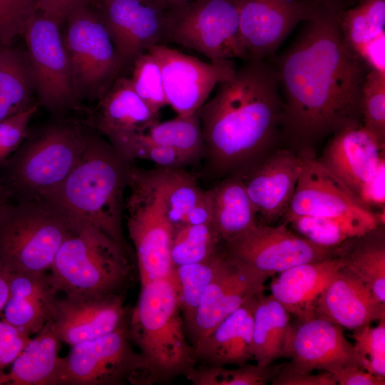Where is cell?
<instances>
[{
    "mask_svg": "<svg viewBox=\"0 0 385 385\" xmlns=\"http://www.w3.org/2000/svg\"><path fill=\"white\" fill-rule=\"evenodd\" d=\"M58 292L48 272H11L10 291L1 319L31 336L51 319Z\"/></svg>",
    "mask_w": 385,
    "mask_h": 385,
    "instance_id": "obj_27",
    "label": "cell"
},
{
    "mask_svg": "<svg viewBox=\"0 0 385 385\" xmlns=\"http://www.w3.org/2000/svg\"><path fill=\"white\" fill-rule=\"evenodd\" d=\"M283 358L290 359L282 369L291 373L321 370L334 374L347 367L364 369L362 358L342 327L317 317L291 326Z\"/></svg>",
    "mask_w": 385,
    "mask_h": 385,
    "instance_id": "obj_15",
    "label": "cell"
},
{
    "mask_svg": "<svg viewBox=\"0 0 385 385\" xmlns=\"http://www.w3.org/2000/svg\"><path fill=\"white\" fill-rule=\"evenodd\" d=\"M61 341L48 321L10 365L0 369V385H56Z\"/></svg>",
    "mask_w": 385,
    "mask_h": 385,
    "instance_id": "obj_28",
    "label": "cell"
},
{
    "mask_svg": "<svg viewBox=\"0 0 385 385\" xmlns=\"http://www.w3.org/2000/svg\"><path fill=\"white\" fill-rule=\"evenodd\" d=\"M130 78L137 94L154 111L160 113L168 105L161 70L155 56L146 51L133 63Z\"/></svg>",
    "mask_w": 385,
    "mask_h": 385,
    "instance_id": "obj_41",
    "label": "cell"
},
{
    "mask_svg": "<svg viewBox=\"0 0 385 385\" xmlns=\"http://www.w3.org/2000/svg\"><path fill=\"white\" fill-rule=\"evenodd\" d=\"M272 385H336V379L331 372L322 371L314 374L309 373L280 372L271 381Z\"/></svg>",
    "mask_w": 385,
    "mask_h": 385,
    "instance_id": "obj_48",
    "label": "cell"
},
{
    "mask_svg": "<svg viewBox=\"0 0 385 385\" xmlns=\"http://www.w3.org/2000/svg\"><path fill=\"white\" fill-rule=\"evenodd\" d=\"M148 51L159 63L168 105L180 116L198 111L218 83L230 78L236 68L232 60L207 63L166 44L153 46Z\"/></svg>",
    "mask_w": 385,
    "mask_h": 385,
    "instance_id": "obj_14",
    "label": "cell"
},
{
    "mask_svg": "<svg viewBox=\"0 0 385 385\" xmlns=\"http://www.w3.org/2000/svg\"><path fill=\"white\" fill-rule=\"evenodd\" d=\"M384 143L357 123L334 133L319 161L358 197L384 157Z\"/></svg>",
    "mask_w": 385,
    "mask_h": 385,
    "instance_id": "obj_21",
    "label": "cell"
},
{
    "mask_svg": "<svg viewBox=\"0 0 385 385\" xmlns=\"http://www.w3.org/2000/svg\"><path fill=\"white\" fill-rule=\"evenodd\" d=\"M212 223L223 243L246 233L257 224V214L240 178H225L207 189Z\"/></svg>",
    "mask_w": 385,
    "mask_h": 385,
    "instance_id": "obj_30",
    "label": "cell"
},
{
    "mask_svg": "<svg viewBox=\"0 0 385 385\" xmlns=\"http://www.w3.org/2000/svg\"><path fill=\"white\" fill-rule=\"evenodd\" d=\"M72 228L45 202L12 203L0 217V262L11 272H48Z\"/></svg>",
    "mask_w": 385,
    "mask_h": 385,
    "instance_id": "obj_8",
    "label": "cell"
},
{
    "mask_svg": "<svg viewBox=\"0 0 385 385\" xmlns=\"http://www.w3.org/2000/svg\"><path fill=\"white\" fill-rule=\"evenodd\" d=\"M352 331L354 346L363 359L364 370L385 376V319Z\"/></svg>",
    "mask_w": 385,
    "mask_h": 385,
    "instance_id": "obj_43",
    "label": "cell"
},
{
    "mask_svg": "<svg viewBox=\"0 0 385 385\" xmlns=\"http://www.w3.org/2000/svg\"><path fill=\"white\" fill-rule=\"evenodd\" d=\"M337 257L385 303V240L381 230L377 227L348 240L337 247Z\"/></svg>",
    "mask_w": 385,
    "mask_h": 385,
    "instance_id": "obj_32",
    "label": "cell"
},
{
    "mask_svg": "<svg viewBox=\"0 0 385 385\" xmlns=\"http://www.w3.org/2000/svg\"><path fill=\"white\" fill-rule=\"evenodd\" d=\"M302 166V158L281 150L241 178L257 214L267 223L286 214Z\"/></svg>",
    "mask_w": 385,
    "mask_h": 385,
    "instance_id": "obj_23",
    "label": "cell"
},
{
    "mask_svg": "<svg viewBox=\"0 0 385 385\" xmlns=\"http://www.w3.org/2000/svg\"><path fill=\"white\" fill-rule=\"evenodd\" d=\"M128 320L115 331L71 346L61 357L56 385H150L143 356L133 348Z\"/></svg>",
    "mask_w": 385,
    "mask_h": 385,
    "instance_id": "obj_11",
    "label": "cell"
},
{
    "mask_svg": "<svg viewBox=\"0 0 385 385\" xmlns=\"http://www.w3.org/2000/svg\"><path fill=\"white\" fill-rule=\"evenodd\" d=\"M283 100L275 68L248 59L218 83L198 111L208 178H242L253 170L283 123Z\"/></svg>",
    "mask_w": 385,
    "mask_h": 385,
    "instance_id": "obj_2",
    "label": "cell"
},
{
    "mask_svg": "<svg viewBox=\"0 0 385 385\" xmlns=\"http://www.w3.org/2000/svg\"><path fill=\"white\" fill-rule=\"evenodd\" d=\"M134 269L130 247L92 226H73L48 276L56 290L64 295L104 298L125 295Z\"/></svg>",
    "mask_w": 385,
    "mask_h": 385,
    "instance_id": "obj_6",
    "label": "cell"
},
{
    "mask_svg": "<svg viewBox=\"0 0 385 385\" xmlns=\"http://www.w3.org/2000/svg\"><path fill=\"white\" fill-rule=\"evenodd\" d=\"M127 190L124 210L140 284L173 280L170 248L174 227L166 215L164 186L158 167L145 170L131 162Z\"/></svg>",
    "mask_w": 385,
    "mask_h": 385,
    "instance_id": "obj_7",
    "label": "cell"
},
{
    "mask_svg": "<svg viewBox=\"0 0 385 385\" xmlns=\"http://www.w3.org/2000/svg\"><path fill=\"white\" fill-rule=\"evenodd\" d=\"M140 285L138 301L129 312L128 329L152 384L185 376L198 360L187 335L173 280Z\"/></svg>",
    "mask_w": 385,
    "mask_h": 385,
    "instance_id": "obj_4",
    "label": "cell"
},
{
    "mask_svg": "<svg viewBox=\"0 0 385 385\" xmlns=\"http://www.w3.org/2000/svg\"><path fill=\"white\" fill-rule=\"evenodd\" d=\"M160 113L151 108L135 91L130 78H117L98 99L93 122L112 145L145 132L159 121Z\"/></svg>",
    "mask_w": 385,
    "mask_h": 385,
    "instance_id": "obj_24",
    "label": "cell"
},
{
    "mask_svg": "<svg viewBox=\"0 0 385 385\" xmlns=\"http://www.w3.org/2000/svg\"><path fill=\"white\" fill-rule=\"evenodd\" d=\"M291 326L284 306L271 294H261L253 317L252 354L257 364L268 366L284 357Z\"/></svg>",
    "mask_w": 385,
    "mask_h": 385,
    "instance_id": "obj_31",
    "label": "cell"
},
{
    "mask_svg": "<svg viewBox=\"0 0 385 385\" xmlns=\"http://www.w3.org/2000/svg\"><path fill=\"white\" fill-rule=\"evenodd\" d=\"M60 26L38 11L23 35L39 103L56 116H61L77 102Z\"/></svg>",
    "mask_w": 385,
    "mask_h": 385,
    "instance_id": "obj_12",
    "label": "cell"
},
{
    "mask_svg": "<svg viewBox=\"0 0 385 385\" xmlns=\"http://www.w3.org/2000/svg\"><path fill=\"white\" fill-rule=\"evenodd\" d=\"M239 1L240 40L247 60H265L299 23L312 16L319 0Z\"/></svg>",
    "mask_w": 385,
    "mask_h": 385,
    "instance_id": "obj_17",
    "label": "cell"
},
{
    "mask_svg": "<svg viewBox=\"0 0 385 385\" xmlns=\"http://www.w3.org/2000/svg\"><path fill=\"white\" fill-rule=\"evenodd\" d=\"M64 22L62 36L76 99L98 100L123 68L99 4L91 0L80 4Z\"/></svg>",
    "mask_w": 385,
    "mask_h": 385,
    "instance_id": "obj_9",
    "label": "cell"
},
{
    "mask_svg": "<svg viewBox=\"0 0 385 385\" xmlns=\"http://www.w3.org/2000/svg\"><path fill=\"white\" fill-rule=\"evenodd\" d=\"M231 257L265 273L268 277L292 267L337 257V247L319 246L288 228L262 225L223 243Z\"/></svg>",
    "mask_w": 385,
    "mask_h": 385,
    "instance_id": "obj_13",
    "label": "cell"
},
{
    "mask_svg": "<svg viewBox=\"0 0 385 385\" xmlns=\"http://www.w3.org/2000/svg\"><path fill=\"white\" fill-rule=\"evenodd\" d=\"M286 225L310 242L324 247H337L348 240L379 227L377 220L354 216H309L286 213Z\"/></svg>",
    "mask_w": 385,
    "mask_h": 385,
    "instance_id": "obj_33",
    "label": "cell"
},
{
    "mask_svg": "<svg viewBox=\"0 0 385 385\" xmlns=\"http://www.w3.org/2000/svg\"><path fill=\"white\" fill-rule=\"evenodd\" d=\"M268 277L225 251L220 268L203 294L193 324L187 334L192 346L195 347L250 298L262 294Z\"/></svg>",
    "mask_w": 385,
    "mask_h": 385,
    "instance_id": "obj_16",
    "label": "cell"
},
{
    "mask_svg": "<svg viewBox=\"0 0 385 385\" xmlns=\"http://www.w3.org/2000/svg\"><path fill=\"white\" fill-rule=\"evenodd\" d=\"M164 186L167 217L173 227L212 222L208 190L184 168L158 167Z\"/></svg>",
    "mask_w": 385,
    "mask_h": 385,
    "instance_id": "obj_29",
    "label": "cell"
},
{
    "mask_svg": "<svg viewBox=\"0 0 385 385\" xmlns=\"http://www.w3.org/2000/svg\"><path fill=\"white\" fill-rule=\"evenodd\" d=\"M339 28L344 45L359 58L365 46L385 34V0H361L342 9Z\"/></svg>",
    "mask_w": 385,
    "mask_h": 385,
    "instance_id": "obj_36",
    "label": "cell"
},
{
    "mask_svg": "<svg viewBox=\"0 0 385 385\" xmlns=\"http://www.w3.org/2000/svg\"><path fill=\"white\" fill-rule=\"evenodd\" d=\"M284 364L268 366L250 364L234 369L202 365L196 366L185 377L193 385H265L280 372Z\"/></svg>",
    "mask_w": 385,
    "mask_h": 385,
    "instance_id": "obj_39",
    "label": "cell"
},
{
    "mask_svg": "<svg viewBox=\"0 0 385 385\" xmlns=\"http://www.w3.org/2000/svg\"><path fill=\"white\" fill-rule=\"evenodd\" d=\"M286 213L382 220L319 160L311 158H302V170Z\"/></svg>",
    "mask_w": 385,
    "mask_h": 385,
    "instance_id": "obj_19",
    "label": "cell"
},
{
    "mask_svg": "<svg viewBox=\"0 0 385 385\" xmlns=\"http://www.w3.org/2000/svg\"><path fill=\"white\" fill-rule=\"evenodd\" d=\"M260 294L246 301L224 319L194 347L204 365H244L253 359V317Z\"/></svg>",
    "mask_w": 385,
    "mask_h": 385,
    "instance_id": "obj_26",
    "label": "cell"
},
{
    "mask_svg": "<svg viewBox=\"0 0 385 385\" xmlns=\"http://www.w3.org/2000/svg\"><path fill=\"white\" fill-rule=\"evenodd\" d=\"M125 295L88 298L64 295L57 298L51 319L61 342L70 346L106 335L124 324L130 310Z\"/></svg>",
    "mask_w": 385,
    "mask_h": 385,
    "instance_id": "obj_20",
    "label": "cell"
},
{
    "mask_svg": "<svg viewBox=\"0 0 385 385\" xmlns=\"http://www.w3.org/2000/svg\"><path fill=\"white\" fill-rule=\"evenodd\" d=\"M12 204L11 198L7 193L4 186L0 181V217Z\"/></svg>",
    "mask_w": 385,
    "mask_h": 385,
    "instance_id": "obj_52",
    "label": "cell"
},
{
    "mask_svg": "<svg viewBox=\"0 0 385 385\" xmlns=\"http://www.w3.org/2000/svg\"><path fill=\"white\" fill-rule=\"evenodd\" d=\"M31 339V336L0 319V369L10 366Z\"/></svg>",
    "mask_w": 385,
    "mask_h": 385,
    "instance_id": "obj_46",
    "label": "cell"
},
{
    "mask_svg": "<svg viewBox=\"0 0 385 385\" xmlns=\"http://www.w3.org/2000/svg\"><path fill=\"white\" fill-rule=\"evenodd\" d=\"M38 103L0 122V165L21 145L29 133V124Z\"/></svg>",
    "mask_w": 385,
    "mask_h": 385,
    "instance_id": "obj_45",
    "label": "cell"
},
{
    "mask_svg": "<svg viewBox=\"0 0 385 385\" xmlns=\"http://www.w3.org/2000/svg\"><path fill=\"white\" fill-rule=\"evenodd\" d=\"M113 146L130 161L145 160L153 162L157 167L170 168H184L194 164L178 150L152 141L144 133L134 135Z\"/></svg>",
    "mask_w": 385,
    "mask_h": 385,
    "instance_id": "obj_40",
    "label": "cell"
},
{
    "mask_svg": "<svg viewBox=\"0 0 385 385\" xmlns=\"http://www.w3.org/2000/svg\"><path fill=\"white\" fill-rule=\"evenodd\" d=\"M160 6L164 9H168L176 5L182 4L193 0H155Z\"/></svg>",
    "mask_w": 385,
    "mask_h": 385,
    "instance_id": "obj_53",
    "label": "cell"
},
{
    "mask_svg": "<svg viewBox=\"0 0 385 385\" xmlns=\"http://www.w3.org/2000/svg\"><path fill=\"white\" fill-rule=\"evenodd\" d=\"M99 7L123 68L164 44L165 9L155 0H106Z\"/></svg>",
    "mask_w": 385,
    "mask_h": 385,
    "instance_id": "obj_18",
    "label": "cell"
},
{
    "mask_svg": "<svg viewBox=\"0 0 385 385\" xmlns=\"http://www.w3.org/2000/svg\"><path fill=\"white\" fill-rule=\"evenodd\" d=\"M337 0H319L275 68L283 93V123L308 140L361 123V91L368 73L344 45Z\"/></svg>",
    "mask_w": 385,
    "mask_h": 385,
    "instance_id": "obj_1",
    "label": "cell"
},
{
    "mask_svg": "<svg viewBox=\"0 0 385 385\" xmlns=\"http://www.w3.org/2000/svg\"><path fill=\"white\" fill-rule=\"evenodd\" d=\"M35 90L26 55L8 46L0 48V122L24 111Z\"/></svg>",
    "mask_w": 385,
    "mask_h": 385,
    "instance_id": "obj_34",
    "label": "cell"
},
{
    "mask_svg": "<svg viewBox=\"0 0 385 385\" xmlns=\"http://www.w3.org/2000/svg\"><path fill=\"white\" fill-rule=\"evenodd\" d=\"M358 197L369 209L384 207L385 203V158L380 161L372 178L361 188Z\"/></svg>",
    "mask_w": 385,
    "mask_h": 385,
    "instance_id": "obj_47",
    "label": "cell"
},
{
    "mask_svg": "<svg viewBox=\"0 0 385 385\" xmlns=\"http://www.w3.org/2000/svg\"><path fill=\"white\" fill-rule=\"evenodd\" d=\"M38 12L36 0H0V44L9 46L23 36Z\"/></svg>",
    "mask_w": 385,
    "mask_h": 385,
    "instance_id": "obj_44",
    "label": "cell"
},
{
    "mask_svg": "<svg viewBox=\"0 0 385 385\" xmlns=\"http://www.w3.org/2000/svg\"><path fill=\"white\" fill-rule=\"evenodd\" d=\"M10 277L11 272L0 262V319L9 295Z\"/></svg>",
    "mask_w": 385,
    "mask_h": 385,
    "instance_id": "obj_51",
    "label": "cell"
},
{
    "mask_svg": "<svg viewBox=\"0 0 385 385\" xmlns=\"http://www.w3.org/2000/svg\"><path fill=\"white\" fill-rule=\"evenodd\" d=\"M239 0H193L165 9L164 44L174 43L210 61L247 56L240 34Z\"/></svg>",
    "mask_w": 385,
    "mask_h": 385,
    "instance_id": "obj_10",
    "label": "cell"
},
{
    "mask_svg": "<svg viewBox=\"0 0 385 385\" xmlns=\"http://www.w3.org/2000/svg\"><path fill=\"white\" fill-rule=\"evenodd\" d=\"M91 1H92L93 2H96V3H98V4H101V3L103 2L106 0H91Z\"/></svg>",
    "mask_w": 385,
    "mask_h": 385,
    "instance_id": "obj_54",
    "label": "cell"
},
{
    "mask_svg": "<svg viewBox=\"0 0 385 385\" xmlns=\"http://www.w3.org/2000/svg\"><path fill=\"white\" fill-rule=\"evenodd\" d=\"M223 247L213 223L174 227L170 248L173 267L204 261Z\"/></svg>",
    "mask_w": 385,
    "mask_h": 385,
    "instance_id": "obj_38",
    "label": "cell"
},
{
    "mask_svg": "<svg viewBox=\"0 0 385 385\" xmlns=\"http://www.w3.org/2000/svg\"><path fill=\"white\" fill-rule=\"evenodd\" d=\"M363 125L380 141L385 139V73L368 71L361 91Z\"/></svg>",
    "mask_w": 385,
    "mask_h": 385,
    "instance_id": "obj_42",
    "label": "cell"
},
{
    "mask_svg": "<svg viewBox=\"0 0 385 385\" xmlns=\"http://www.w3.org/2000/svg\"><path fill=\"white\" fill-rule=\"evenodd\" d=\"M342 267L338 257L292 267L272 279L271 295L299 322L310 320L317 300Z\"/></svg>",
    "mask_w": 385,
    "mask_h": 385,
    "instance_id": "obj_25",
    "label": "cell"
},
{
    "mask_svg": "<svg viewBox=\"0 0 385 385\" xmlns=\"http://www.w3.org/2000/svg\"><path fill=\"white\" fill-rule=\"evenodd\" d=\"M144 133L152 141L178 150L193 163L205 157L206 148L198 111L188 116L177 115L166 121L159 120Z\"/></svg>",
    "mask_w": 385,
    "mask_h": 385,
    "instance_id": "obj_37",
    "label": "cell"
},
{
    "mask_svg": "<svg viewBox=\"0 0 385 385\" xmlns=\"http://www.w3.org/2000/svg\"><path fill=\"white\" fill-rule=\"evenodd\" d=\"M333 375L339 385L385 384V376L373 374L357 366L345 368Z\"/></svg>",
    "mask_w": 385,
    "mask_h": 385,
    "instance_id": "obj_49",
    "label": "cell"
},
{
    "mask_svg": "<svg viewBox=\"0 0 385 385\" xmlns=\"http://www.w3.org/2000/svg\"><path fill=\"white\" fill-rule=\"evenodd\" d=\"M58 118L28 134L1 164L0 181L16 202L44 201L83 154L92 132L81 123Z\"/></svg>",
    "mask_w": 385,
    "mask_h": 385,
    "instance_id": "obj_5",
    "label": "cell"
},
{
    "mask_svg": "<svg viewBox=\"0 0 385 385\" xmlns=\"http://www.w3.org/2000/svg\"><path fill=\"white\" fill-rule=\"evenodd\" d=\"M315 317L351 331L385 319V303L342 267L317 300Z\"/></svg>",
    "mask_w": 385,
    "mask_h": 385,
    "instance_id": "obj_22",
    "label": "cell"
},
{
    "mask_svg": "<svg viewBox=\"0 0 385 385\" xmlns=\"http://www.w3.org/2000/svg\"><path fill=\"white\" fill-rule=\"evenodd\" d=\"M225 254L223 245L204 261L174 268L173 282L187 334L193 324L202 296L217 274Z\"/></svg>",
    "mask_w": 385,
    "mask_h": 385,
    "instance_id": "obj_35",
    "label": "cell"
},
{
    "mask_svg": "<svg viewBox=\"0 0 385 385\" xmlns=\"http://www.w3.org/2000/svg\"><path fill=\"white\" fill-rule=\"evenodd\" d=\"M131 162L108 140L92 133L76 165L43 202L72 226H92L129 247L123 214Z\"/></svg>",
    "mask_w": 385,
    "mask_h": 385,
    "instance_id": "obj_3",
    "label": "cell"
},
{
    "mask_svg": "<svg viewBox=\"0 0 385 385\" xmlns=\"http://www.w3.org/2000/svg\"><path fill=\"white\" fill-rule=\"evenodd\" d=\"M87 0H36L38 11L61 25L71 10Z\"/></svg>",
    "mask_w": 385,
    "mask_h": 385,
    "instance_id": "obj_50",
    "label": "cell"
}]
</instances>
